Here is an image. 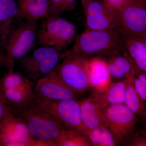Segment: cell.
<instances>
[{
  "label": "cell",
  "instance_id": "obj_1",
  "mask_svg": "<svg viewBox=\"0 0 146 146\" xmlns=\"http://www.w3.org/2000/svg\"><path fill=\"white\" fill-rule=\"evenodd\" d=\"M12 113L24 122L31 138L56 146L55 141L64 128L52 113L35 99V96L25 107Z\"/></svg>",
  "mask_w": 146,
  "mask_h": 146
},
{
  "label": "cell",
  "instance_id": "obj_2",
  "mask_svg": "<svg viewBox=\"0 0 146 146\" xmlns=\"http://www.w3.org/2000/svg\"><path fill=\"white\" fill-rule=\"evenodd\" d=\"M125 49L122 35L117 30L97 31L85 29L76 37L72 48L66 53L91 58L102 57L113 51Z\"/></svg>",
  "mask_w": 146,
  "mask_h": 146
},
{
  "label": "cell",
  "instance_id": "obj_3",
  "mask_svg": "<svg viewBox=\"0 0 146 146\" xmlns=\"http://www.w3.org/2000/svg\"><path fill=\"white\" fill-rule=\"evenodd\" d=\"M38 29L37 21H26L11 31L5 47L2 63L6 66L7 72H13L16 60L31 51L37 39Z\"/></svg>",
  "mask_w": 146,
  "mask_h": 146
},
{
  "label": "cell",
  "instance_id": "obj_4",
  "mask_svg": "<svg viewBox=\"0 0 146 146\" xmlns=\"http://www.w3.org/2000/svg\"><path fill=\"white\" fill-rule=\"evenodd\" d=\"M44 20L37 31L40 46L51 47L60 52L75 39L76 29L70 21L55 16Z\"/></svg>",
  "mask_w": 146,
  "mask_h": 146
},
{
  "label": "cell",
  "instance_id": "obj_5",
  "mask_svg": "<svg viewBox=\"0 0 146 146\" xmlns=\"http://www.w3.org/2000/svg\"><path fill=\"white\" fill-rule=\"evenodd\" d=\"M63 55L51 47H39L30 52L20 59V65L25 76L31 80L37 81L55 70Z\"/></svg>",
  "mask_w": 146,
  "mask_h": 146
},
{
  "label": "cell",
  "instance_id": "obj_6",
  "mask_svg": "<svg viewBox=\"0 0 146 146\" xmlns=\"http://www.w3.org/2000/svg\"><path fill=\"white\" fill-rule=\"evenodd\" d=\"M62 63L56 71L63 81L78 94L91 88L89 80V58L78 54L65 53Z\"/></svg>",
  "mask_w": 146,
  "mask_h": 146
},
{
  "label": "cell",
  "instance_id": "obj_7",
  "mask_svg": "<svg viewBox=\"0 0 146 146\" xmlns=\"http://www.w3.org/2000/svg\"><path fill=\"white\" fill-rule=\"evenodd\" d=\"M117 9L121 35L141 38L146 30V0H123Z\"/></svg>",
  "mask_w": 146,
  "mask_h": 146
},
{
  "label": "cell",
  "instance_id": "obj_8",
  "mask_svg": "<svg viewBox=\"0 0 146 146\" xmlns=\"http://www.w3.org/2000/svg\"><path fill=\"white\" fill-rule=\"evenodd\" d=\"M105 123L117 145H123L136 130L139 117L124 104L111 106L104 112Z\"/></svg>",
  "mask_w": 146,
  "mask_h": 146
},
{
  "label": "cell",
  "instance_id": "obj_9",
  "mask_svg": "<svg viewBox=\"0 0 146 146\" xmlns=\"http://www.w3.org/2000/svg\"><path fill=\"white\" fill-rule=\"evenodd\" d=\"M50 144L31 138L24 122L9 110L0 121V146H50Z\"/></svg>",
  "mask_w": 146,
  "mask_h": 146
},
{
  "label": "cell",
  "instance_id": "obj_10",
  "mask_svg": "<svg viewBox=\"0 0 146 146\" xmlns=\"http://www.w3.org/2000/svg\"><path fill=\"white\" fill-rule=\"evenodd\" d=\"M86 19L85 29L105 31L117 29V9L103 0H89L82 3Z\"/></svg>",
  "mask_w": 146,
  "mask_h": 146
},
{
  "label": "cell",
  "instance_id": "obj_11",
  "mask_svg": "<svg viewBox=\"0 0 146 146\" xmlns=\"http://www.w3.org/2000/svg\"><path fill=\"white\" fill-rule=\"evenodd\" d=\"M35 98L52 113L64 129L79 131L86 135L87 130L82 120L80 102L76 99L50 100L35 95Z\"/></svg>",
  "mask_w": 146,
  "mask_h": 146
},
{
  "label": "cell",
  "instance_id": "obj_12",
  "mask_svg": "<svg viewBox=\"0 0 146 146\" xmlns=\"http://www.w3.org/2000/svg\"><path fill=\"white\" fill-rule=\"evenodd\" d=\"M34 92L36 97L50 100L76 99L79 94L63 81L56 70L37 80Z\"/></svg>",
  "mask_w": 146,
  "mask_h": 146
},
{
  "label": "cell",
  "instance_id": "obj_13",
  "mask_svg": "<svg viewBox=\"0 0 146 146\" xmlns=\"http://www.w3.org/2000/svg\"><path fill=\"white\" fill-rule=\"evenodd\" d=\"M102 57L105 58L112 82L129 79L134 75V66L125 49L113 51Z\"/></svg>",
  "mask_w": 146,
  "mask_h": 146
},
{
  "label": "cell",
  "instance_id": "obj_14",
  "mask_svg": "<svg viewBox=\"0 0 146 146\" xmlns=\"http://www.w3.org/2000/svg\"><path fill=\"white\" fill-rule=\"evenodd\" d=\"M80 106L82 120L87 131L105 125L104 112L106 108L94 94L80 102Z\"/></svg>",
  "mask_w": 146,
  "mask_h": 146
},
{
  "label": "cell",
  "instance_id": "obj_15",
  "mask_svg": "<svg viewBox=\"0 0 146 146\" xmlns=\"http://www.w3.org/2000/svg\"><path fill=\"white\" fill-rule=\"evenodd\" d=\"M16 3L21 20L38 21L50 16L49 0H17Z\"/></svg>",
  "mask_w": 146,
  "mask_h": 146
},
{
  "label": "cell",
  "instance_id": "obj_16",
  "mask_svg": "<svg viewBox=\"0 0 146 146\" xmlns=\"http://www.w3.org/2000/svg\"><path fill=\"white\" fill-rule=\"evenodd\" d=\"M88 66L91 88L96 93L104 91L112 82L106 61L101 58L94 56L89 58Z\"/></svg>",
  "mask_w": 146,
  "mask_h": 146
},
{
  "label": "cell",
  "instance_id": "obj_17",
  "mask_svg": "<svg viewBox=\"0 0 146 146\" xmlns=\"http://www.w3.org/2000/svg\"><path fill=\"white\" fill-rule=\"evenodd\" d=\"M123 38L125 51L133 65L146 75V44L140 38L121 35Z\"/></svg>",
  "mask_w": 146,
  "mask_h": 146
},
{
  "label": "cell",
  "instance_id": "obj_18",
  "mask_svg": "<svg viewBox=\"0 0 146 146\" xmlns=\"http://www.w3.org/2000/svg\"><path fill=\"white\" fill-rule=\"evenodd\" d=\"M0 94L11 112L25 107L34 98L33 88L0 89Z\"/></svg>",
  "mask_w": 146,
  "mask_h": 146
},
{
  "label": "cell",
  "instance_id": "obj_19",
  "mask_svg": "<svg viewBox=\"0 0 146 146\" xmlns=\"http://www.w3.org/2000/svg\"><path fill=\"white\" fill-rule=\"evenodd\" d=\"M128 79L112 82L104 91L94 94L105 107L124 104Z\"/></svg>",
  "mask_w": 146,
  "mask_h": 146
},
{
  "label": "cell",
  "instance_id": "obj_20",
  "mask_svg": "<svg viewBox=\"0 0 146 146\" xmlns=\"http://www.w3.org/2000/svg\"><path fill=\"white\" fill-rule=\"evenodd\" d=\"M17 14L18 7L14 0H0L1 38L4 48L11 31V23Z\"/></svg>",
  "mask_w": 146,
  "mask_h": 146
},
{
  "label": "cell",
  "instance_id": "obj_21",
  "mask_svg": "<svg viewBox=\"0 0 146 146\" xmlns=\"http://www.w3.org/2000/svg\"><path fill=\"white\" fill-rule=\"evenodd\" d=\"M134 74L128 80L124 104L143 122L146 120V106L134 87Z\"/></svg>",
  "mask_w": 146,
  "mask_h": 146
},
{
  "label": "cell",
  "instance_id": "obj_22",
  "mask_svg": "<svg viewBox=\"0 0 146 146\" xmlns=\"http://www.w3.org/2000/svg\"><path fill=\"white\" fill-rule=\"evenodd\" d=\"M56 146H91L89 138L76 130L63 129L55 141Z\"/></svg>",
  "mask_w": 146,
  "mask_h": 146
},
{
  "label": "cell",
  "instance_id": "obj_23",
  "mask_svg": "<svg viewBox=\"0 0 146 146\" xmlns=\"http://www.w3.org/2000/svg\"><path fill=\"white\" fill-rule=\"evenodd\" d=\"M86 135L92 146L117 145L114 136L105 125L93 130L87 131Z\"/></svg>",
  "mask_w": 146,
  "mask_h": 146
},
{
  "label": "cell",
  "instance_id": "obj_24",
  "mask_svg": "<svg viewBox=\"0 0 146 146\" xmlns=\"http://www.w3.org/2000/svg\"><path fill=\"white\" fill-rule=\"evenodd\" d=\"M33 85L25 76L14 72H7L0 80V89L33 88Z\"/></svg>",
  "mask_w": 146,
  "mask_h": 146
},
{
  "label": "cell",
  "instance_id": "obj_25",
  "mask_svg": "<svg viewBox=\"0 0 146 146\" xmlns=\"http://www.w3.org/2000/svg\"><path fill=\"white\" fill-rule=\"evenodd\" d=\"M126 146H146V127L136 129L123 144Z\"/></svg>",
  "mask_w": 146,
  "mask_h": 146
},
{
  "label": "cell",
  "instance_id": "obj_26",
  "mask_svg": "<svg viewBox=\"0 0 146 146\" xmlns=\"http://www.w3.org/2000/svg\"><path fill=\"white\" fill-rule=\"evenodd\" d=\"M133 82L135 89L143 101L146 106V86L141 82L138 78L136 77L135 76V73Z\"/></svg>",
  "mask_w": 146,
  "mask_h": 146
},
{
  "label": "cell",
  "instance_id": "obj_27",
  "mask_svg": "<svg viewBox=\"0 0 146 146\" xmlns=\"http://www.w3.org/2000/svg\"><path fill=\"white\" fill-rule=\"evenodd\" d=\"M50 16H59L60 10L64 0H49Z\"/></svg>",
  "mask_w": 146,
  "mask_h": 146
},
{
  "label": "cell",
  "instance_id": "obj_28",
  "mask_svg": "<svg viewBox=\"0 0 146 146\" xmlns=\"http://www.w3.org/2000/svg\"><path fill=\"white\" fill-rule=\"evenodd\" d=\"M77 0H64L60 10V15L61 13L67 11H71L74 9L76 5Z\"/></svg>",
  "mask_w": 146,
  "mask_h": 146
},
{
  "label": "cell",
  "instance_id": "obj_29",
  "mask_svg": "<svg viewBox=\"0 0 146 146\" xmlns=\"http://www.w3.org/2000/svg\"><path fill=\"white\" fill-rule=\"evenodd\" d=\"M8 110L4 100L0 94V121L2 120Z\"/></svg>",
  "mask_w": 146,
  "mask_h": 146
},
{
  "label": "cell",
  "instance_id": "obj_30",
  "mask_svg": "<svg viewBox=\"0 0 146 146\" xmlns=\"http://www.w3.org/2000/svg\"><path fill=\"white\" fill-rule=\"evenodd\" d=\"M106 2L109 3L116 8L120 5L123 0H103Z\"/></svg>",
  "mask_w": 146,
  "mask_h": 146
},
{
  "label": "cell",
  "instance_id": "obj_31",
  "mask_svg": "<svg viewBox=\"0 0 146 146\" xmlns=\"http://www.w3.org/2000/svg\"><path fill=\"white\" fill-rule=\"evenodd\" d=\"M140 39H142L144 43L146 44V30L144 32L143 34V35L142 36Z\"/></svg>",
  "mask_w": 146,
  "mask_h": 146
},
{
  "label": "cell",
  "instance_id": "obj_32",
  "mask_svg": "<svg viewBox=\"0 0 146 146\" xmlns=\"http://www.w3.org/2000/svg\"><path fill=\"white\" fill-rule=\"evenodd\" d=\"M143 123L144 127H146V120L145 121L143 122Z\"/></svg>",
  "mask_w": 146,
  "mask_h": 146
},
{
  "label": "cell",
  "instance_id": "obj_33",
  "mask_svg": "<svg viewBox=\"0 0 146 146\" xmlns=\"http://www.w3.org/2000/svg\"><path fill=\"white\" fill-rule=\"evenodd\" d=\"M80 1H81V3H82L87 1H89V0H80Z\"/></svg>",
  "mask_w": 146,
  "mask_h": 146
}]
</instances>
